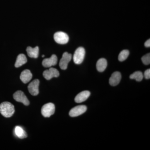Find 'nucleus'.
I'll use <instances>...</instances> for the list:
<instances>
[{
  "mask_svg": "<svg viewBox=\"0 0 150 150\" xmlns=\"http://www.w3.org/2000/svg\"><path fill=\"white\" fill-rule=\"evenodd\" d=\"M15 112L14 106L9 102H4L0 104V112L6 118L12 116Z\"/></svg>",
  "mask_w": 150,
  "mask_h": 150,
  "instance_id": "1",
  "label": "nucleus"
},
{
  "mask_svg": "<svg viewBox=\"0 0 150 150\" xmlns=\"http://www.w3.org/2000/svg\"><path fill=\"white\" fill-rule=\"evenodd\" d=\"M72 59L71 54L65 52L59 62V67L62 70L67 69L69 63Z\"/></svg>",
  "mask_w": 150,
  "mask_h": 150,
  "instance_id": "7",
  "label": "nucleus"
},
{
  "mask_svg": "<svg viewBox=\"0 0 150 150\" xmlns=\"http://www.w3.org/2000/svg\"><path fill=\"white\" fill-rule=\"evenodd\" d=\"M44 56H44V55H43V56H42V57H44Z\"/></svg>",
  "mask_w": 150,
  "mask_h": 150,
  "instance_id": "23",
  "label": "nucleus"
},
{
  "mask_svg": "<svg viewBox=\"0 0 150 150\" xmlns=\"http://www.w3.org/2000/svg\"><path fill=\"white\" fill-rule=\"evenodd\" d=\"M27 62L26 56L23 54H20L18 56L15 66L16 68L21 67Z\"/></svg>",
  "mask_w": 150,
  "mask_h": 150,
  "instance_id": "16",
  "label": "nucleus"
},
{
  "mask_svg": "<svg viewBox=\"0 0 150 150\" xmlns=\"http://www.w3.org/2000/svg\"><path fill=\"white\" fill-rule=\"evenodd\" d=\"M54 39L59 44H65L69 42V37L65 33L59 31L54 34Z\"/></svg>",
  "mask_w": 150,
  "mask_h": 150,
  "instance_id": "4",
  "label": "nucleus"
},
{
  "mask_svg": "<svg viewBox=\"0 0 150 150\" xmlns=\"http://www.w3.org/2000/svg\"><path fill=\"white\" fill-rule=\"evenodd\" d=\"M142 62L144 64L148 65L150 63V53L146 54L143 56L142 58Z\"/></svg>",
  "mask_w": 150,
  "mask_h": 150,
  "instance_id": "20",
  "label": "nucleus"
},
{
  "mask_svg": "<svg viewBox=\"0 0 150 150\" xmlns=\"http://www.w3.org/2000/svg\"><path fill=\"white\" fill-rule=\"evenodd\" d=\"M90 94V92L88 91L81 92L75 97V102L77 103L83 102L88 98Z\"/></svg>",
  "mask_w": 150,
  "mask_h": 150,
  "instance_id": "12",
  "label": "nucleus"
},
{
  "mask_svg": "<svg viewBox=\"0 0 150 150\" xmlns=\"http://www.w3.org/2000/svg\"><path fill=\"white\" fill-rule=\"evenodd\" d=\"M58 59L57 56L55 54H53L50 58L44 59L42 62V65L43 67L48 68L56 65Z\"/></svg>",
  "mask_w": 150,
  "mask_h": 150,
  "instance_id": "10",
  "label": "nucleus"
},
{
  "mask_svg": "<svg viewBox=\"0 0 150 150\" xmlns=\"http://www.w3.org/2000/svg\"><path fill=\"white\" fill-rule=\"evenodd\" d=\"M55 106L54 104L51 103L44 105L41 108V113L44 117H50L55 112Z\"/></svg>",
  "mask_w": 150,
  "mask_h": 150,
  "instance_id": "3",
  "label": "nucleus"
},
{
  "mask_svg": "<svg viewBox=\"0 0 150 150\" xmlns=\"http://www.w3.org/2000/svg\"><path fill=\"white\" fill-rule=\"evenodd\" d=\"M85 56V50L83 47H79L75 51L74 54V62L76 64H80L82 63Z\"/></svg>",
  "mask_w": 150,
  "mask_h": 150,
  "instance_id": "2",
  "label": "nucleus"
},
{
  "mask_svg": "<svg viewBox=\"0 0 150 150\" xmlns=\"http://www.w3.org/2000/svg\"><path fill=\"white\" fill-rule=\"evenodd\" d=\"M107 66V62L106 59L101 58L98 61L96 64L97 69L99 72H102L106 69Z\"/></svg>",
  "mask_w": 150,
  "mask_h": 150,
  "instance_id": "15",
  "label": "nucleus"
},
{
  "mask_svg": "<svg viewBox=\"0 0 150 150\" xmlns=\"http://www.w3.org/2000/svg\"><path fill=\"white\" fill-rule=\"evenodd\" d=\"M144 77L145 79H149L150 78V69H149L145 71L144 74Z\"/></svg>",
  "mask_w": 150,
  "mask_h": 150,
  "instance_id": "21",
  "label": "nucleus"
},
{
  "mask_svg": "<svg viewBox=\"0 0 150 150\" xmlns=\"http://www.w3.org/2000/svg\"><path fill=\"white\" fill-rule=\"evenodd\" d=\"M40 81L39 80L35 79L32 81L28 85V88L30 93L32 96H35L39 93V86Z\"/></svg>",
  "mask_w": 150,
  "mask_h": 150,
  "instance_id": "8",
  "label": "nucleus"
},
{
  "mask_svg": "<svg viewBox=\"0 0 150 150\" xmlns=\"http://www.w3.org/2000/svg\"><path fill=\"white\" fill-rule=\"evenodd\" d=\"M26 51L28 55L30 58L36 59L38 57L39 54V48L38 46H36L34 48L30 46L26 48Z\"/></svg>",
  "mask_w": 150,
  "mask_h": 150,
  "instance_id": "14",
  "label": "nucleus"
},
{
  "mask_svg": "<svg viewBox=\"0 0 150 150\" xmlns=\"http://www.w3.org/2000/svg\"><path fill=\"white\" fill-rule=\"evenodd\" d=\"M121 75L119 72H115L111 75L109 79V83L112 86H116L118 84L121 80Z\"/></svg>",
  "mask_w": 150,
  "mask_h": 150,
  "instance_id": "11",
  "label": "nucleus"
},
{
  "mask_svg": "<svg viewBox=\"0 0 150 150\" xmlns=\"http://www.w3.org/2000/svg\"><path fill=\"white\" fill-rule=\"evenodd\" d=\"M32 74L29 70H25L22 72L20 75V79L24 83H26L31 80Z\"/></svg>",
  "mask_w": 150,
  "mask_h": 150,
  "instance_id": "13",
  "label": "nucleus"
},
{
  "mask_svg": "<svg viewBox=\"0 0 150 150\" xmlns=\"http://www.w3.org/2000/svg\"><path fill=\"white\" fill-rule=\"evenodd\" d=\"M86 110L87 107L86 105H78L71 109L69 112V115L71 117H77L83 114Z\"/></svg>",
  "mask_w": 150,
  "mask_h": 150,
  "instance_id": "6",
  "label": "nucleus"
},
{
  "mask_svg": "<svg viewBox=\"0 0 150 150\" xmlns=\"http://www.w3.org/2000/svg\"><path fill=\"white\" fill-rule=\"evenodd\" d=\"M15 134L19 139H23L27 137V134L25 131L19 126H16L15 128Z\"/></svg>",
  "mask_w": 150,
  "mask_h": 150,
  "instance_id": "17",
  "label": "nucleus"
},
{
  "mask_svg": "<svg viewBox=\"0 0 150 150\" xmlns=\"http://www.w3.org/2000/svg\"><path fill=\"white\" fill-rule=\"evenodd\" d=\"M130 78L131 79H135L137 81H141L143 80L144 75L142 72L137 71L130 75Z\"/></svg>",
  "mask_w": 150,
  "mask_h": 150,
  "instance_id": "18",
  "label": "nucleus"
},
{
  "mask_svg": "<svg viewBox=\"0 0 150 150\" xmlns=\"http://www.w3.org/2000/svg\"><path fill=\"white\" fill-rule=\"evenodd\" d=\"M43 76L46 80H49L53 78L58 77L59 76V73L56 69L51 68L43 72Z\"/></svg>",
  "mask_w": 150,
  "mask_h": 150,
  "instance_id": "9",
  "label": "nucleus"
},
{
  "mask_svg": "<svg viewBox=\"0 0 150 150\" xmlns=\"http://www.w3.org/2000/svg\"><path fill=\"white\" fill-rule=\"evenodd\" d=\"M145 46L146 47H150V40L149 39V40H147L145 43Z\"/></svg>",
  "mask_w": 150,
  "mask_h": 150,
  "instance_id": "22",
  "label": "nucleus"
},
{
  "mask_svg": "<svg viewBox=\"0 0 150 150\" xmlns=\"http://www.w3.org/2000/svg\"><path fill=\"white\" fill-rule=\"evenodd\" d=\"M13 97L14 99L17 102L22 103L25 105H29V101L23 92L21 91H17L14 93Z\"/></svg>",
  "mask_w": 150,
  "mask_h": 150,
  "instance_id": "5",
  "label": "nucleus"
},
{
  "mask_svg": "<svg viewBox=\"0 0 150 150\" xmlns=\"http://www.w3.org/2000/svg\"><path fill=\"white\" fill-rule=\"evenodd\" d=\"M129 52L128 50H124L120 52L118 56V59L120 62H123L128 58L129 56Z\"/></svg>",
  "mask_w": 150,
  "mask_h": 150,
  "instance_id": "19",
  "label": "nucleus"
}]
</instances>
